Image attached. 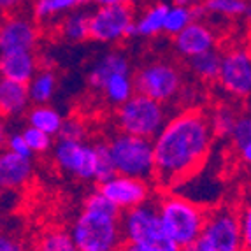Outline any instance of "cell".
Segmentation results:
<instances>
[{"mask_svg":"<svg viewBox=\"0 0 251 251\" xmlns=\"http://www.w3.org/2000/svg\"><path fill=\"white\" fill-rule=\"evenodd\" d=\"M211 120L201 111H184L167 122L155 146V181L163 186H176L202 167L213 141Z\"/></svg>","mask_w":251,"mask_h":251,"instance_id":"cell-1","label":"cell"},{"mask_svg":"<svg viewBox=\"0 0 251 251\" xmlns=\"http://www.w3.org/2000/svg\"><path fill=\"white\" fill-rule=\"evenodd\" d=\"M122 218L123 213L104 193L93 192L72 223V239L79 251H122L125 248Z\"/></svg>","mask_w":251,"mask_h":251,"instance_id":"cell-2","label":"cell"},{"mask_svg":"<svg viewBox=\"0 0 251 251\" xmlns=\"http://www.w3.org/2000/svg\"><path fill=\"white\" fill-rule=\"evenodd\" d=\"M156 207L167 234L181 250L201 241L207 218L201 205L179 195H163Z\"/></svg>","mask_w":251,"mask_h":251,"instance_id":"cell-3","label":"cell"},{"mask_svg":"<svg viewBox=\"0 0 251 251\" xmlns=\"http://www.w3.org/2000/svg\"><path fill=\"white\" fill-rule=\"evenodd\" d=\"M125 244L146 251H181L167 234L156 204H146L123 213L122 218Z\"/></svg>","mask_w":251,"mask_h":251,"instance_id":"cell-4","label":"cell"},{"mask_svg":"<svg viewBox=\"0 0 251 251\" xmlns=\"http://www.w3.org/2000/svg\"><path fill=\"white\" fill-rule=\"evenodd\" d=\"M109 150L118 174L143 181L155 179L153 141L120 132L109 141Z\"/></svg>","mask_w":251,"mask_h":251,"instance_id":"cell-5","label":"cell"},{"mask_svg":"<svg viewBox=\"0 0 251 251\" xmlns=\"http://www.w3.org/2000/svg\"><path fill=\"white\" fill-rule=\"evenodd\" d=\"M116 123L125 134L137 135L150 141L151 139L155 141L163 126L167 125L162 102L153 100L141 93H135L128 102L118 107Z\"/></svg>","mask_w":251,"mask_h":251,"instance_id":"cell-6","label":"cell"},{"mask_svg":"<svg viewBox=\"0 0 251 251\" xmlns=\"http://www.w3.org/2000/svg\"><path fill=\"white\" fill-rule=\"evenodd\" d=\"M199 246L204 251H244L239 211L228 205L209 211Z\"/></svg>","mask_w":251,"mask_h":251,"instance_id":"cell-7","label":"cell"},{"mask_svg":"<svg viewBox=\"0 0 251 251\" xmlns=\"http://www.w3.org/2000/svg\"><path fill=\"white\" fill-rule=\"evenodd\" d=\"M135 92L153 100L167 102L181 90V72L172 63L153 62L144 65L134 77Z\"/></svg>","mask_w":251,"mask_h":251,"instance_id":"cell-8","label":"cell"},{"mask_svg":"<svg viewBox=\"0 0 251 251\" xmlns=\"http://www.w3.org/2000/svg\"><path fill=\"white\" fill-rule=\"evenodd\" d=\"M130 23H134V13L128 4L100 5L90 18V39L102 44H113L126 37Z\"/></svg>","mask_w":251,"mask_h":251,"instance_id":"cell-9","label":"cell"},{"mask_svg":"<svg viewBox=\"0 0 251 251\" xmlns=\"http://www.w3.org/2000/svg\"><path fill=\"white\" fill-rule=\"evenodd\" d=\"M54 162L62 171L83 181H95L97 151L95 146L83 141H62L54 144Z\"/></svg>","mask_w":251,"mask_h":251,"instance_id":"cell-10","label":"cell"},{"mask_svg":"<svg viewBox=\"0 0 251 251\" xmlns=\"http://www.w3.org/2000/svg\"><path fill=\"white\" fill-rule=\"evenodd\" d=\"M218 83L234 97L251 95V53L246 50H232L223 54Z\"/></svg>","mask_w":251,"mask_h":251,"instance_id":"cell-11","label":"cell"},{"mask_svg":"<svg viewBox=\"0 0 251 251\" xmlns=\"http://www.w3.org/2000/svg\"><path fill=\"white\" fill-rule=\"evenodd\" d=\"M99 192L104 193L122 213H126V211L134 209V207L146 204L148 199H150L148 181L130 176H122V174H118L113 179L102 183L99 186Z\"/></svg>","mask_w":251,"mask_h":251,"instance_id":"cell-12","label":"cell"},{"mask_svg":"<svg viewBox=\"0 0 251 251\" xmlns=\"http://www.w3.org/2000/svg\"><path fill=\"white\" fill-rule=\"evenodd\" d=\"M37 41V28L25 18H9L0 30V51H32Z\"/></svg>","mask_w":251,"mask_h":251,"instance_id":"cell-13","label":"cell"},{"mask_svg":"<svg viewBox=\"0 0 251 251\" xmlns=\"http://www.w3.org/2000/svg\"><path fill=\"white\" fill-rule=\"evenodd\" d=\"M214 34L209 26L202 25L201 21H193L192 25L174 37V48L184 58H193L197 54L214 50Z\"/></svg>","mask_w":251,"mask_h":251,"instance_id":"cell-14","label":"cell"},{"mask_svg":"<svg viewBox=\"0 0 251 251\" xmlns=\"http://www.w3.org/2000/svg\"><path fill=\"white\" fill-rule=\"evenodd\" d=\"M0 72L4 79L30 84V81L37 75V60L32 51L4 53L0 58Z\"/></svg>","mask_w":251,"mask_h":251,"instance_id":"cell-15","label":"cell"},{"mask_svg":"<svg viewBox=\"0 0 251 251\" xmlns=\"http://www.w3.org/2000/svg\"><path fill=\"white\" fill-rule=\"evenodd\" d=\"M32 176V158L4 151L0 156V184L7 190L21 188Z\"/></svg>","mask_w":251,"mask_h":251,"instance_id":"cell-16","label":"cell"},{"mask_svg":"<svg viewBox=\"0 0 251 251\" xmlns=\"http://www.w3.org/2000/svg\"><path fill=\"white\" fill-rule=\"evenodd\" d=\"M114 74H130V65L125 54L122 53H105L102 58L95 62L88 74V84L95 90H102L107 79Z\"/></svg>","mask_w":251,"mask_h":251,"instance_id":"cell-17","label":"cell"},{"mask_svg":"<svg viewBox=\"0 0 251 251\" xmlns=\"http://www.w3.org/2000/svg\"><path fill=\"white\" fill-rule=\"evenodd\" d=\"M30 102L28 84L16 83V81H0V109L5 116H18L26 109Z\"/></svg>","mask_w":251,"mask_h":251,"instance_id":"cell-18","label":"cell"},{"mask_svg":"<svg viewBox=\"0 0 251 251\" xmlns=\"http://www.w3.org/2000/svg\"><path fill=\"white\" fill-rule=\"evenodd\" d=\"M102 92H104L109 104H114L120 107L134 97L135 83L130 74H114L104 84Z\"/></svg>","mask_w":251,"mask_h":251,"instance_id":"cell-19","label":"cell"},{"mask_svg":"<svg viewBox=\"0 0 251 251\" xmlns=\"http://www.w3.org/2000/svg\"><path fill=\"white\" fill-rule=\"evenodd\" d=\"M222 62L223 56L220 51L211 50L205 51L202 54H197L193 58H188V65L192 72L202 81H214L220 77V71H222Z\"/></svg>","mask_w":251,"mask_h":251,"instance_id":"cell-20","label":"cell"},{"mask_svg":"<svg viewBox=\"0 0 251 251\" xmlns=\"http://www.w3.org/2000/svg\"><path fill=\"white\" fill-rule=\"evenodd\" d=\"M63 122H65V120L62 118V114H60L56 109L50 107V105H35L28 113L30 126H35V128L46 132L51 137L60 134Z\"/></svg>","mask_w":251,"mask_h":251,"instance_id":"cell-21","label":"cell"},{"mask_svg":"<svg viewBox=\"0 0 251 251\" xmlns=\"http://www.w3.org/2000/svg\"><path fill=\"white\" fill-rule=\"evenodd\" d=\"M90 18L92 14H86L84 11H74L62 21L60 32L71 42L86 41L90 39Z\"/></svg>","mask_w":251,"mask_h":251,"instance_id":"cell-22","label":"cell"},{"mask_svg":"<svg viewBox=\"0 0 251 251\" xmlns=\"http://www.w3.org/2000/svg\"><path fill=\"white\" fill-rule=\"evenodd\" d=\"M169 9H171V5H167V4H156L148 9L146 13L141 16V20L137 21L139 35L151 37V35H156V34H160V32H163Z\"/></svg>","mask_w":251,"mask_h":251,"instance_id":"cell-23","label":"cell"},{"mask_svg":"<svg viewBox=\"0 0 251 251\" xmlns=\"http://www.w3.org/2000/svg\"><path fill=\"white\" fill-rule=\"evenodd\" d=\"M56 88V75L51 71H41L37 72L34 79L30 81V100L37 105H44L51 100V97Z\"/></svg>","mask_w":251,"mask_h":251,"instance_id":"cell-24","label":"cell"},{"mask_svg":"<svg viewBox=\"0 0 251 251\" xmlns=\"http://www.w3.org/2000/svg\"><path fill=\"white\" fill-rule=\"evenodd\" d=\"M88 0H35L34 14L37 20L46 21L58 16L65 11H75L77 7L84 5Z\"/></svg>","mask_w":251,"mask_h":251,"instance_id":"cell-25","label":"cell"},{"mask_svg":"<svg viewBox=\"0 0 251 251\" xmlns=\"http://www.w3.org/2000/svg\"><path fill=\"white\" fill-rule=\"evenodd\" d=\"M37 251H79L71 232L50 230L39 241Z\"/></svg>","mask_w":251,"mask_h":251,"instance_id":"cell-26","label":"cell"},{"mask_svg":"<svg viewBox=\"0 0 251 251\" xmlns=\"http://www.w3.org/2000/svg\"><path fill=\"white\" fill-rule=\"evenodd\" d=\"M97 177L95 181L99 184L105 183V181L113 179L118 176V171L114 167L113 156H111V150H109V143H97Z\"/></svg>","mask_w":251,"mask_h":251,"instance_id":"cell-27","label":"cell"},{"mask_svg":"<svg viewBox=\"0 0 251 251\" xmlns=\"http://www.w3.org/2000/svg\"><path fill=\"white\" fill-rule=\"evenodd\" d=\"M193 13H192V7H181V5H172L169 9L167 18H165V28L163 32H167V34L174 35L176 37L177 34H181L184 28L188 25L193 23Z\"/></svg>","mask_w":251,"mask_h":251,"instance_id":"cell-28","label":"cell"},{"mask_svg":"<svg viewBox=\"0 0 251 251\" xmlns=\"http://www.w3.org/2000/svg\"><path fill=\"white\" fill-rule=\"evenodd\" d=\"M204 5L205 11L228 18H237L243 14L246 16V11L250 7L246 0H205Z\"/></svg>","mask_w":251,"mask_h":251,"instance_id":"cell-29","label":"cell"},{"mask_svg":"<svg viewBox=\"0 0 251 251\" xmlns=\"http://www.w3.org/2000/svg\"><path fill=\"white\" fill-rule=\"evenodd\" d=\"M237 118L239 116L230 107H218L209 118L214 135H222V137L230 135L232 137V132H234V126L237 123Z\"/></svg>","mask_w":251,"mask_h":251,"instance_id":"cell-30","label":"cell"},{"mask_svg":"<svg viewBox=\"0 0 251 251\" xmlns=\"http://www.w3.org/2000/svg\"><path fill=\"white\" fill-rule=\"evenodd\" d=\"M23 137H25L26 144L30 146L32 153H44L51 148V135H48L46 132L35 128V126H26L23 132Z\"/></svg>","mask_w":251,"mask_h":251,"instance_id":"cell-31","label":"cell"},{"mask_svg":"<svg viewBox=\"0 0 251 251\" xmlns=\"http://www.w3.org/2000/svg\"><path fill=\"white\" fill-rule=\"evenodd\" d=\"M84 135H86V130H84V125L81 123V120L69 118V120L63 122L58 139H62V141H83Z\"/></svg>","mask_w":251,"mask_h":251,"instance_id":"cell-32","label":"cell"},{"mask_svg":"<svg viewBox=\"0 0 251 251\" xmlns=\"http://www.w3.org/2000/svg\"><path fill=\"white\" fill-rule=\"evenodd\" d=\"M232 139H234L235 146L241 150L251 141V116H239L237 123L232 132Z\"/></svg>","mask_w":251,"mask_h":251,"instance_id":"cell-33","label":"cell"},{"mask_svg":"<svg viewBox=\"0 0 251 251\" xmlns=\"http://www.w3.org/2000/svg\"><path fill=\"white\" fill-rule=\"evenodd\" d=\"M239 214H241V230H243L244 251H251V199L244 202Z\"/></svg>","mask_w":251,"mask_h":251,"instance_id":"cell-34","label":"cell"},{"mask_svg":"<svg viewBox=\"0 0 251 251\" xmlns=\"http://www.w3.org/2000/svg\"><path fill=\"white\" fill-rule=\"evenodd\" d=\"M5 144H7V151H11V153L26 156V158H32V155H34L32 150H30V146L26 144L23 134H11L5 139Z\"/></svg>","mask_w":251,"mask_h":251,"instance_id":"cell-35","label":"cell"},{"mask_svg":"<svg viewBox=\"0 0 251 251\" xmlns=\"http://www.w3.org/2000/svg\"><path fill=\"white\" fill-rule=\"evenodd\" d=\"M0 251H25L23 244L20 241H16L14 237L9 235H2L0 237Z\"/></svg>","mask_w":251,"mask_h":251,"instance_id":"cell-36","label":"cell"},{"mask_svg":"<svg viewBox=\"0 0 251 251\" xmlns=\"http://www.w3.org/2000/svg\"><path fill=\"white\" fill-rule=\"evenodd\" d=\"M239 151H241V156H243L244 162H246L248 165H250V167H251V141L246 144V146L241 148V150H239Z\"/></svg>","mask_w":251,"mask_h":251,"instance_id":"cell-37","label":"cell"},{"mask_svg":"<svg viewBox=\"0 0 251 251\" xmlns=\"http://www.w3.org/2000/svg\"><path fill=\"white\" fill-rule=\"evenodd\" d=\"M23 0H0V5H2V9L4 11H11V9H14L16 5H20Z\"/></svg>","mask_w":251,"mask_h":251,"instance_id":"cell-38","label":"cell"},{"mask_svg":"<svg viewBox=\"0 0 251 251\" xmlns=\"http://www.w3.org/2000/svg\"><path fill=\"white\" fill-rule=\"evenodd\" d=\"M130 0H95V4L99 5H120V4H128Z\"/></svg>","mask_w":251,"mask_h":251,"instance_id":"cell-39","label":"cell"},{"mask_svg":"<svg viewBox=\"0 0 251 251\" xmlns=\"http://www.w3.org/2000/svg\"><path fill=\"white\" fill-rule=\"evenodd\" d=\"M174 5H181V7H192V0H174Z\"/></svg>","mask_w":251,"mask_h":251,"instance_id":"cell-40","label":"cell"},{"mask_svg":"<svg viewBox=\"0 0 251 251\" xmlns=\"http://www.w3.org/2000/svg\"><path fill=\"white\" fill-rule=\"evenodd\" d=\"M122 251H146V250H141V248L132 246V244H125V248H123Z\"/></svg>","mask_w":251,"mask_h":251,"instance_id":"cell-41","label":"cell"},{"mask_svg":"<svg viewBox=\"0 0 251 251\" xmlns=\"http://www.w3.org/2000/svg\"><path fill=\"white\" fill-rule=\"evenodd\" d=\"M181 251H204L201 246H199V243L197 244H193V246H188V248H184V250H181Z\"/></svg>","mask_w":251,"mask_h":251,"instance_id":"cell-42","label":"cell"},{"mask_svg":"<svg viewBox=\"0 0 251 251\" xmlns=\"http://www.w3.org/2000/svg\"><path fill=\"white\" fill-rule=\"evenodd\" d=\"M246 18L251 21V5H250V7H248V11H246Z\"/></svg>","mask_w":251,"mask_h":251,"instance_id":"cell-43","label":"cell"}]
</instances>
